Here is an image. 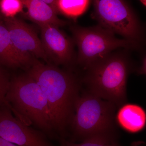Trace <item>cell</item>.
<instances>
[{"mask_svg": "<svg viewBox=\"0 0 146 146\" xmlns=\"http://www.w3.org/2000/svg\"><path fill=\"white\" fill-rule=\"evenodd\" d=\"M6 100L17 113L43 132L48 138H58L52 125L44 95L36 81L27 73L10 80Z\"/></svg>", "mask_w": 146, "mask_h": 146, "instance_id": "277c9868", "label": "cell"}, {"mask_svg": "<svg viewBox=\"0 0 146 146\" xmlns=\"http://www.w3.org/2000/svg\"><path fill=\"white\" fill-rule=\"evenodd\" d=\"M5 25L16 49L24 54H32L48 62L41 40L32 28L16 17L5 18Z\"/></svg>", "mask_w": 146, "mask_h": 146, "instance_id": "9c48e42d", "label": "cell"}, {"mask_svg": "<svg viewBox=\"0 0 146 146\" xmlns=\"http://www.w3.org/2000/svg\"><path fill=\"white\" fill-rule=\"evenodd\" d=\"M0 146H20L0 138Z\"/></svg>", "mask_w": 146, "mask_h": 146, "instance_id": "ac0fdd59", "label": "cell"}, {"mask_svg": "<svg viewBox=\"0 0 146 146\" xmlns=\"http://www.w3.org/2000/svg\"><path fill=\"white\" fill-rule=\"evenodd\" d=\"M94 16L99 25L125 39L141 44L144 31L133 9L126 1H94Z\"/></svg>", "mask_w": 146, "mask_h": 146, "instance_id": "8992f818", "label": "cell"}, {"mask_svg": "<svg viewBox=\"0 0 146 146\" xmlns=\"http://www.w3.org/2000/svg\"><path fill=\"white\" fill-rule=\"evenodd\" d=\"M131 67L126 53L112 52L89 66L82 81L89 93L121 107L127 102Z\"/></svg>", "mask_w": 146, "mask_h": 146, "instance_id": "3957f363", "label": "cell"}, {"mask_svg": "<svg viewBox=\"0 0 146 146\" xmlns=\"http://www.w3.org/2000/svg\"><path fill=\"white\" fill-rule=\"evenodd\" d=\"M70 30L78 48L77 63L86 70L117 49L139 50L141 47L138 42L118 39L114 33L99 25L90 27L72 26Z\"/></svg>", "mask_w": 146, "mask_h": 146, "instance_id": "5b68a950", "label": "cell"}, {"mask_svg": "<svg viewBox=\"0 0 146 146\" xmlns=\"http://www.w3.org/2000/svg\"><path fill=\"white\" fill-rule=\"evenodd\" d=\"M91 3L87 0H58V13L72 19L77 18L86 11Z\"/></svg>", "mask_w": 146, "mask_h": 146, "instance_id": "4fadbf2b", "label": "cell"}, {"mask_svg": "<svg viewBox=\"0 0 146 146\" xmlns=\"http://www.w3.org/2000/svg\"><path fill=\"white\" fill-rule=\"evenodd\" d=\"M27 73L39 85L47 100L55 133L59 139H65L80 95L79 79L72 72L37 61Z\"/></svg>", "mask_w": 146, "mask_h": 146, "instance_id": "6da1fadb", "label": "cell"}, {"mask_svg": "<svg viewBox=\"0 0 146 146\" xmlns=\"http://www.w3.org/2000/svg\"><path fill=\"white\" fill-rule=\"evenodd\" d=\"M0 138L20 146H54L43 132L22 122L4 106H0Z\"/></svg>", "mask_w": 146, "mask_h": 146, "instance_id": "52a82bcc", "label": "cell"}, {"mask_svg": "<svg viewBox=\"0 0 146 146\" xmlns=\"http://www.w3.org/2000/svg\"><path fill=\"white\" fill-rule=\"evenodd\" d=\"M136 72L139 75L146 74V56H144L142 60V65L136 70Z\"/></svg>", "mask_w": 146, "mask_h": 146, "instance_id": "e0dca14e", "label": "cell"}, {"mask_svg": "<svg viewBox=\"0 0 146 146\" xmlns=\"http://www.w3.org/2000/svg\"><path fill=\"white\" fill-rule=\"evenodd\" d=\"M23 6L22 1L20 0H1L0 12L5 18H13L23 11Z\"/></svg>", "mask_w": 146, "mask_h": 146, "instance_id": "9a60e30c", "label": "cell"}, {"mask_svg": "<svg viewBox=\"0 0 146 146\" xmlns=\"http://www.w3.org/2000/svg\"><path fill=\"white\" fill-rule=\"evenodd\" d=\"M118 124L125 130L136 133L145 128L146 115L143 108L133 104H125L120 107L116 115Z\"/></svg>", "mask_w": 146, "mask_h": 146, "instance_id": "7c38bea8", "label": "cell"}, {"mask_svg": "<svg viewBox=\"0 0 146 146\" xmlns=\"http://www.w3.org/2000/svg\"><path fill=\"white\" fill-rule=\"evenodd\" d=\"M41 42L48 59L56 65H68L74 59V40L60 30L59 27L50 25H39Z\"/></svg>", "mask_w": 146, "mask_h": 146, "instance_id": "ba28073f", "label": "cell"}, {"mask_svg": "<svg viewBox=\"0 0 146 146\" xmlns=\"http://www.w3.org/2000/svg\"><path fill=\"white\" fill-rule=\"evenodd\" d=\"M10 82V80L7 74L0 68V106L8 108L17 119L25 124L27 125L28 122L27 120L17 113L6 100V95L9 88Z\"/></svg>", "mask_w": 146, "mask_h": 146, "instance_id": "5bb4252c", "label": "cell"}, {"mask_svg": "<svg viewBox=\"0 0 146 146\" xmlns=\"http://www.w3.org/2000/svg\"><path fill=\"white\" fill-rule=\"evenodd\" d=\"M1 12H0V23H1Z\"/></svg>", "mask_w": 146, "mask_h": 146, "instance_id": "ffe728a7", "label": "cell"}, {"mask_svg": "<svg viewBox=\"0 0 146 146\" xmlns=\"http://www.w3.org/2000/svg\"><path fill=\"white\" fill-rule=\"evenodd\" d=\"M0 61L10 68L29 65L31 62V55L24 54L16 49L11 41L5 25L0 23Z\"/></svg>", "mask_w": 146, "mask_h": 146, "instance_id": "30bf717a", "label": "cell"}, {"mask_svg": "<svg viewBox=\"0 0 146 146\" xmlns=\"http://www.w3.org/2000/svg\"><path fill=\"white\" fill-rule=\"evenodd\" d=\"M140 2L142 3V5H143L146 6V1H144V0H141V1H140Z\"/></svg>", "mask_w": 146, "mask_h": 146, "instance_id": "d6986e66", "label": "cell"}, {"mask_svg": "<svg viewBox=\"0 0 146 146\" xmlns=\"http://www.w3.org/2000/svg\"><path fill=\"white\" fill-rule=\"evenodd\" d=\"M22 2L27 9V16L38 25H50L59 27L67 24L59 19L57 13L43 0H23Z\"/></svg>", "mask_w": 146, "mask_h": 146, "instance_id": "8fae6325", "label": "cell"}, {"mask_svg": "<svg viewBox=\"0 0 146 146\" xmlns=\"http://www.w3.org/2000/svg\"><path fill=\"white\" fill-rule=\"evenodd\" d=\"M61 146H121L116 141L103 140H89L83 141L80 144L67 141L65 139H60Z\"/></svg>", "mask_w": 146, "mask_h": 146, "instance_id": "2e32d148", "label": "cell"}, {"mask_svg": "<svg viewBox=\"0 0 146 146\" xmlns=\"http://www.w3.org/2000/svg\"><path fill=\"white\" fill-rule=\"evenodd\" d=\"M117 108L114 104L88 91L80 95L69 127L73 141H116Z\"/></svg>", "mask_w": 146, "mask_h": 146, "instance_id": "7a4b0ae2", "label": "cell"}]
</instances>
